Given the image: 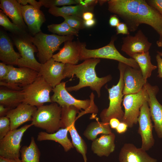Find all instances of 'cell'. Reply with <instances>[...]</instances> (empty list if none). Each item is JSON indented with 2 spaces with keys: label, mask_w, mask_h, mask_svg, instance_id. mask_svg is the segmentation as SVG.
I'll return each instance as SVG.
<instances>
[{
  "label": "cell",
  "mask_w": 162,
  "mask_h": 162,
  "mask_svg": "<svg viewBox=\"0 0 162 162\" xmlns=\"http://www.w3.org/2000/svg\"><path fill=\"white\" fill-rule=\"evenodd\" d=\"M76 117L74 115L70 116L64 120L62 122V128L68 127L72 139V142L77 151L81 154L84 162H87L86 154L87 146L84 140L78 133L75 126Z\"/></svg>",
  "instance_id": "cell-24"
},
{
  "label": "cell",
  "mask_w": 162,
  "mask_h": 162,
  "mask_svg": "<svg viewBox=\"0 0 162 162\" xmlns=\"http://www.w3.org/2000/svg\"><path fill=\"white\" fill-rule=\"evenodd\" d=\"M131 58L134 59L138 64L144 80L147 79L151 75L153 70L156 69L157 67L151 62V56L149 51L135 54Z\"/></svg>",
  "instance_id": "cell-31"
},
{
  "label": "cell",
  "mask_w": 162,
  "mask_h": 162,
  "mask_svg": "<svg viewBox=\"0 0 162 162\" xmlns=\"http://www.w3.org/2000/svg\"><path fill=\"white\" fill-rule=\"evenodd\" d=\"M17 1L22 5H25L29 3L34 7L40 9V7L43 6L41 2H37L35 0H17Z\"/></svg>",
  "instance_id": "cell-40"
},
{
  "label": "cell",
  "mask_w": 162,
  "mask_h": 162,
  "mask_svg": "<svg viewBox=\"0 0 162 162\" xmlns=\"http://www.w3.org/2000/svg\"><path fill=\"white\" fill-rule=\"evenodd\" d=\"M53 88L38 74L32 83L23 87L24 100L23 103L37 108L46 103H52L50 96Z\"/></svg>",
  "instance_id": "cell-8"
},
{
  "label": "cell",
  "mask_w": 162,
  "mask_h": 162,
  "mask_svg": "<svg viewBox=\"0 0 162 162\" xmlns=\"http://www.w3.org/2000/svg\"><path fill=\"white\" fill-rule=\"evenodd\" d=\"M63 17L65 22L75 29L79 31L85 28L82 18L75 16H65Z\"/></svg>",
  "instance_id": "cell-36"
},
{
  "label": "cell",
  "mask_w": 162,
  "mask_h": 162,
  "mask_svg": "<svg viewBox=\"0 0 162 162\" xmlns=\"http://www.w3.org/2000/svg\"><path fill=\"white\" fill-rule=\"evenodd\" d=\"M32 126L31 123L18 129L10 130L4 137L0 140V156L9 159L19 158L21 142L23 134Z\"/></svg>",
  "instance_id": "cell-11"
},
{
  "label": "cell",
  "mask_w": 162,
  "mask_h": 162,
  "mask_svg": "<svg viewBox=\"0 0 162 162\" xmlns=\"http://www.w3.org/2000/svg\"><path fill=\"white\" fill-rule=\"evenodd\" d=\"M28 33L20 35L13 34L14 43L21 55L17 64L19 67L30 68L38 72L41 64L35 58L34 53L38 52L35 46L32 42Z\"/></svg>",
  "instance_id": "cell-9"
},
{
  "label": "cell",
  "mask_w": 162,
  "mask_h": 162,
  "mask_svg": "<svg viewBox=\"0 0 162 162\" xmlns=\"http://www.w3.org/2000/svg\"><path fill=\"white\" fill-rule=\"evenodd\" d=\"M43 6L49 8L54 7L78 4L79 0H40Z\"/></svg>",
  "instance_id": "cell-35"
},
{
  "label": "cell",
  "mask_w": 162,
  "mask_h": 162,
  "mask_svg": "<svg viewBox=\"0 0 162 162\" xmlns=\"http://www.w3.org/2000/svg\"><path fill=\"white\" fill-rule=\"evenodd\" d=\"M8 73L6 79L3 81L22 88L32 83L38 75V71L26 67L17 68L12 65H8Z\"/></svg>",
  "instance_id": "cell-17"
},
{
  "label": "cell",
  "mask_w": 162,
  "mask_h": 162,
  "mask_svg": "<svg viewBox=\"0 0 162 162\" xmlns=\"http://www.w3.org/2000/svg\"><path fill=\"white\" fill-rule=\"evenodd\" d=\"M128 126L125 123L120 122L116 129V132L119 134H122L125 132L127 130Z\"/></svg>",
  "instance_id": "cell-45"
},
{
  "label": "cell",
  "mask_w": 162,
  "mask_h": 162,
  "mask_svg": "<svg viewBox=\"0 0 162 162\" xmlns=\"http://www.w3.org/2000/svg\"><path fill=\"white\" fill-rule=\"evenodd\" d=\"M73 35L60 36L55 34H48L41 31L30 36L32 42L38 50L37 56L41 64L45 63L52 58L53 53L60 50V46L63 42L72 40Z\"/></svg>",
  "instance_id": "cell-3"
},
{
  "label": "cell",
  "mask_w": 162,
  "mask_h": 162,
  "mask_svg": "<svg viewBox=\"0 0 162 162\" xmlns=\"http://www.w3.org/2000/svg\"><path fill=\"white\" fill-rule=\"evenodd\" d=\"M144 86L148 96V103L151 118L154 124L153 127L158 137L162 139V105L156 98L159 88L148 82Z\"/></svg>",
  "instance_id": "cell-13"
},
{
  "label": "cell",
  "mask_w": 162,
  "mask_h": 162,
  "mask_svg": "<svg viewBox=\"0 0 162 162\" xmlns=\"http://www.w3.org/2000/svg\"><path fill=\"white\" fill-rule=\"evenodd\" d=\"M156 60L157 63L158 68V76L162 78V58L158 54L156 56Z\"/></svg>",
  "instance_id": "cell-43"
},
{
  "label": "cell",
  "mask_w": 162,
  "mask_h": 162,
  "mask_svg": "<svg viewBox=\"0 0 162 162\" xmlns=\"http://www.w3.org/2000/svg\"><path fill=\"white\" fill-rule=\"evenodd\" d=\"M81 43L68 40L64 42L62 48L52 58L64 64H77L80 59Z\"/></svg>",
  "instance_id": "cell-20"
},
{
  "label": "cell",
  "mask_w": 162,
  "mask_h": 162,
  "mask_svg": "<svg viewBox=\"0 0 162 162\" xmlns=\"http://www.w3.org/2000/svg\"><path fill=\"white\" fill-rule=\"evenodd\" d=\"M94 14L92 12L87 11L84 13L82 18L84 21H86L94 19Z\"/></svg>",
  "instance_id": "cell-47"
},
{
  "label": "cell",
  "mask_w": 162,
  "mask_h": 162,
  "mask_svg": "<svg viewBox=\"0 0 162 162\" xmlns=\"http://www.w3.org/2000/svg\"><path fill=\"white\" fill-rule=\"evenodd\" d=\"M94 7H86L78 4L74 6L54 7L49 8V13L55 16H75L82 18L83 14L86 12L93 11Z\"/></svg>",
  "instance_id": "cell-29"
},
{
  "label": "cell",
  "mask_w": 162,
  "mask_h": 162,
  "mask_svg": "<svg viewBox=\"0 0 162 162\" xmlns=\"http://www.w3.org/2000/svg\"><path fill=\"white\" fill-rule=\"evenodd\" d=\"M96 20L94 19L84 21V25L85 28H91L94 26L96 23Z\"/></svg>",
  "instance_id": "cell-49"
},
{
  "label": "cell",
  "mask_w": 162,
  "mask_h": 162,
  "mask_svg": "<svg viewBox=\"0 0 162 162\" xmlns=\"http://www.w3.org/2000/svg\"><path fill=\"white\" fill-rule=\"evenodd\" d=\"M22 16L28 28L33 35L41 31V27L46 19L40 9L30 5H22Z\"/></svg>",
  "instance_id": "cell-21"
},
{
  "label": "cell",
  "mask_w": 162,
  "mask_h": 162,
  "mask_svg": "<svg viewBox=\"0 0 162 162\" xmlns=\"http://www.w3.org/2000/svg\"><path fill=\"white\" fill-rule=\"evenodd\" d=\"M96 119V121L91 122L87 126L83 133L88 140L92 141L99 134H109L112 133L109 123L100 122L97 117Z\"/></svg>",
  "instance_id": "cell-30"
},
{
  "label": "cell",
  "mask_w": 162,
  "mask_h": 162,
  "mask_svg": "<svg viewBox=\"0 0 162 162\" xmlns=\"http://www.w3.org/2000/svg\"><path fill=\"white\" fill-rule=\"evenodd\" d=\"M124 95L136 93L140 91L147 82L144 79L140 69L126 65L123 75Z\"/></svg>",
  "instance_id": "cell-18"
},
{
  "label": "cell",
  "mask_w": 162,
  "mask_h": 162,
  "mask_svg": "<svg viewBox=\"0 0 162 162\" xmlns=\"http://www.w3.org/2000/svg\"><path fill=\"white\" fill-rule=\"evenodd\" d=\"M47 27L49 31L60 36H78L79 31L71 28L64 21L59 24L49 25Z\"/></svg>",
  "instance_id": "cell-33"
},
{
  "label": "cell",
  "mask_w": 162,
  "mask_h": 162,
  "mask_svg": "<svg viewBox=\"0 0 162 162\" xmlns=\"http://www.w3.org/2000/svg\"><path fill=\"white\" fill-rule=\"evenodd\" d=\"M117 34H130L129 30L126 24L124 22H120L116 27Z\"/></svg>",
  "instance_id": "cell-41"
},
{
  "label": "cell",
  "mask_w": 162,
  "mask_h": 162,
  "mask_svg": "<svg viewBox=\"0 0 162 162\" xmlns=\"http://www.w3.org/2000/svg\"><path fill=\"white\" fill-rule=\"evenodd\" d=\"M157 52L158 54H159L162 58V52L159 51H158Z\"/></svg>",
  "instance_id": "cell-53"
},
{
  "label": "cell",
  "mask_w": 162,
  "mask_h": 162,
  "mask_svg": "<svg viewBox=\"0 0 162 162\" xmlns=\"http://www.w3.org/2000/svg\"><path fill=\"white\" fill-rule=\"evenodd\" d=\"M66 83L62 82L53 88V94L51 97L52 103H56L61 107L69 106L76 107L82 111L79 113L77 119L86 113H98V109L94 103L93 97L90 99L85 100L75 98L66 89Z\"/></svg>",
  "instance_id": "cell-5"
},
{
  "label": "cell",
  "mask_w": 162,
  "mask_h": 162,
  "mask_svg": "<svg viewBox=\"0 0 162 162\" xmlns=\"http://www.w3.org/2000/svg\"><path fill=\"white\" fill-rule=\"evenodd\" d=\"M108 0H98V2L101 5H102L106 2H108Z\"/></svg>",
  "instance_id": "cell-52"
},
{
  "label": "cell",
  "mask_w": 162,
  "mask_h": 162,
  "mask_svg": "<svg viewBox=\"0 0 162 162\" xmlns=\"http://www.w3.org/2000/svg\"><path fill=\"white\" fill-rule=\"evenodd\" d=\"M118 159L119 162H157L146 151L130 143L124 144L119 153Z\"/></svg>",
  "instance_id": "cell-22"
},
{
  "label": "cell",
  "mask_w": 162,
  "mask_h": 162,
  "mask_svg": "<svg viewBox=\"0 0 162 162\" xmlns=\"http://www.w3.org/2000/svg\"><path fill=\"white\" fill-rule=\"evenodd\" d=\"M62 110V107L56 103L44 105L38 108L31 123L48 133H54L61 128Z\"/></svg>",
  "instance_id": "cell-4"
},
{
  "label": "cell",
  "mask_w": 162,
  "mask_h": 162,
  "mask_svg": "<svg viewBox=\"0 0 162 162\" xmlns=\"http://www.w3.org/2000/svg\"><path fill=\"white\" fill-rule=\"evenodd\" d=\"M11 109L0 104V116H6L8 112Z\"/></svg>",
  "instance_id": "cell-48"
},
{
  "label": "cell",
  "mask_w": 162,
  "mask_h": 162,
  "mask_svg": "<svg viewBox=\"0 0 162 162\" xmlns=\"http://www.w3.org/2000/svg\"><path fill=\"white\" fill-rule=\"evenodd\" d=\"M20 153L22 162H40V151L33 136L29 146L22 147Z\"/></svg>",
  "instance_id": "cell-32"
},
{
  "label": "cell",
  "mask_w": 162,
  "mask_h": 162,
  "mask_svg": "<svg viewBox=\"0 0 162 162\" xmlns=\"http://www.w3.org/2000/svg\"><path fill=\"white\" fill-rule=\"evenodd\" d=\"M148 99V94L144 86L137 93L124 95L122 102L124 115L122 122L130 128L137 124L140 108Z\"/></svg>",
  "instance_id": "cell-10"
},
{
  "label": "cell",
  "mask_w": 162,
  "mask_h": 162,
  "mask_svg": "<svg viewBox=\"0 0 162 162\" xmlns=\"http://www.w3.org/2000/svg\"><path fill=\"white\" fill-rule=\"evenodd\" d=\"M65 64L55 61L52 58L44 63L41 64L38 74L53 88L65 79Z\"/></svg>",
  "instance_id": "cell-15"
},
{
  "label": "cell",
  "mask_w": 162,
  "mask_h": 162,
  "mask_svg": "<svg viewBox=\"0 0 162 162\" xmlns=\"http://www.w3.org/2000/svg\"><path fill=\"white\" fill-rule=\"evenodd\" d=\"M159 35V38L157 41L156 44L159 47L162 48V33Z\"/></svg>",
  "instance_id": "cell-51"
},
{
  "label": "cell",
  "mask_w": 162,
  "mask_h": 162,
  "mask_svg": "<svg viewBox=\"0 0 162 162\" xmlns=\"http://www.w3.org/2000/svg\"><path fill=\"white\" fill-rule=\"evenodd\" d=\"M24 94L22 90H16L6 87H0V104L13 109L23 103Z\"/></svg>",
  "instance_id": "cell-28"
},
{
  "label": "cell",
  "mask_w": 162,
  "mask_h": 162,
  "mask_svg": "<svg viewBox=\"0 0 162 162\" xmlns=\"http://www.w3.org/2000/svg\"><path fill=\"white\" fill-rule=\"evenodd\" d=\"M126 65L119 62L118 68L120 76L118 81L116 85L107 88L109 104L108 108L103 110L100 114L101 122L109 123L110 120L113 118H118L120 122L122 121L124 115L121 106L124 96L123 93L124 85L123 75Z\"/></svg>",
  "instance_id": "cell-2"
},
{
  "label": "cell",
  "mask_w": 162,
  "mask_h": 162,
  "mask_svg": "<svg viewBox=\"0 0 162 162\" xmlns=\"http://www.w3.org/2000/svg\"><path fill=\"white\" fill-rule=\"evenodd\" d=\"M116 38H112L110 42L106 46L95 49H88L86 44L81 43L80 59L85 60L91 58H103L116 60L132 68L140 69L135 61L132 58H127L122 55L117 50L114 45Z\"/></svg>",
  "instance_id": "cell-6"
},
{
  "label": "cell",
  "mask_w": 162,
  "mask_h": 162,
  "mask_svg": "<svg viewBox=\"0 0 162 162\" xmlns=\"http://www.w3.org/2000/svg\"><path fill=\"white\" fill-rule=\"evenodd\" d=\"M68 127L60 129L53 133L46 132H39L37 136V140L38 141L50 140L55 141L61 144L65 152H67L74 148L72 142L68 137Z\"/></svg>",
  "instance_id": "cell-27"
},
{
  "label": "cell",
  "mask_w": 162,
  "mask_h": 162,
  "mask_svg": "<svg viewBox=\"0 0 162 162\" xmlns=\"http://www.w3.org/2000/svg\"><path fill=\"white\" fill-rule=\"evenodd\" d=\"M152 121L148 101H146L140 108L138 119L139 124L138 132L142 140L141 148L146 151L151 148L154 144Z\"/></svg>",
  "instance_id": "cell-12"
},
{
  "label": "cell",
  "mask_w": 162,
  "mask_h": 162,
  "mask_svg": "<svg viewBox=\"0 0 162 162\" xmlns=\"http://www.w3.org/2000/svg\"><path fill=\"white\" fill-rule=\"evenodd\" d=\"M122 40L121 50L131 58L135 54L149 51L152 45L141 30L134 36L129 34L124 37Z\"/></svg>",
  "instance_id": "cell-14"
},
{
  "label": "cell",
  "mask_w": 162,
  "mask_h": 162,
  "mask_svg": "<svg viewBox=\"0 0 162 162\" xmlns=\"http://www.w3.org/2000/svg\"><path fill=\"white\" fill-rule=\"evenodd\" d=\"M21 58L19 53L14 50L12 42L8 35L4 32H0V60L8 65H17Z\"/></svg>",
  "instance_id": "cell-23"
},
{
  "label": "cell",
  "mask_w": 162,
  "mask_h": 162,
  "mask_svg": "<svg viewBox=\"0 0 162 162\" xmlns=\"http://www.w3.org/2000/svg\"><path fill=\"white\" fill-rule=\"evenodd\" d=\"M107 2L109 11L121 17L129 31L137 29L140 25L138 19L140 0H110Z\"/></svg>",
  "instance_id": "cell-7"
},
{
  "label": "cell",
  "mask_w": 162,
  "mask_h": 162,
  "mask_svg": "<svg viewBox=\"0 0 162 162\" xmlns=\"http://www.w3.org/2000/svg\"><path fill=\"white\" fill-rule=\"evenodd\" d=\"M146 1L148 5L156 9L162 15V0Z\"/></svg>",
  "instance_id": "cell-38"
},
{
  "label": "cell",
  "mask_w": 162,
  "mask_h": 162,
  "mask_svg": "<svg viewBox=\"0 0 162 162\" xmlns=\"http://www.w3.org/2000/svg\"><path fill=\"white\" fill-rule=\"evenodd\" d=\"M0 162H22L19 158L14 159H6L0 156Z\"/></svg>",
  "instance_id": "cell-50"
},
{
  "label": "cell",
  "mask_w": 162,
  "mask_h": 162,
  "mask_svg": "<svg viewBox=\"0 0 162 162\" xmlns=\"http://www.w3.org/2000/svg\"><path fill=\"white\" fill-rule=\"evenodd\" d=\"M120 122L117 118H111L109 121L110 127L112 129H116Z\"/></svg>",
  "instance_id": "cell-46"
},
{
  "label": "cell",
  "mask_w": 162,
  "mask_h": 162,
  "mask_svg": "<svg viewBox=\"0 0 162 162\" xmlns=\"http://www.w3.org/2000/svg\"><path fill=\"white\" fill-rule=\"evenodd\" d=\"M0 8L13 22L26 31V26L22 13V5L17 0H0Z\"/></svg>",
  "instance_id": "cell-25"
},
{
  "label": "cell",
  "mask_w": 162,
  "mask_h": 162,
  "mask_svg": "<svg viewBox=\"0 0 162 162\" xmlns=\"http://www.w3.org/2000/svg\"><path fill=\"white\" fill-rule=\"evenodd\" d=\"M0 25L13 34L20 35L27 33L26 30L11 22L1 10H0Z\"/></svg>",
  "instance_id": "cell-34"
},
{
  "label": "cell",
  "mask_w": 162,
  "mask_h": 162,
  "mask_svg": "<svg viewBox=\"0 0 162 162\" xmlns=\"http://www.w3.org/2000/svg\"><path fill=\"white\" fill-rule=\"evenodd\" d=\"M9 72L8 65L1 62L0 63V81H4L5 80Z\"/></svg>",
  "instance_id": "cell-39"
},
{
  "label": "cell",
  "mask_w": 162,
  "mask_h": 162,
  "mask_svg": "<svg viewBox=\"0 0 162 162\" xmlns=\"http://www.w3.org/2000/svg\"><path fill=\"white\" fill-rule=\"evenodd\" d=\"M79 4L88 7H94L98 2V0H79Z\"/></svg>",
  "instance_id": "cell-42"
},
{
  "label": "cell",
  "mask_w": 162,
  "mask_h": 162,
  "mask_svg": "<svg viewBox=\"0 0 162 162\" xmlns=\"http://www.w3.org/2000/svg\"><path fill=\"white\" fill-rule=\"evenodd\" d=\"M37 109L35 106L22 103L16 108L10 110L6 116L10 120V130L17 129L24 123L32 121Z\"/></svg>",
  "instance_id": "cell-19"
},
{
  "label": "cell",
  "mask_w": 162,
  "mask_h": 162,
  "mask_svg": "<svg viewBox=\"0 0 162 162\" xmlns=\"http://www.w3.org/2000/svg\"><path fill=\"white\" fill-rule=\"evenodd\" d=\"M115 137L112 132L109 134L101 135L92 141V150L99 157H108L115 150Z\"/></svg>",
  "instance_id": "cell-26"
},
{
  "label": "cell",
  "mask_w": 162,
  "mask_h": 162,
  "mask_svg": "<svg viewBox=\"0 0 162 162\" xmlns=\"http://www.w3.org/2000/svg\"><path fill=\"white\" fill-rule=\"evenodd\" d=\"M140 25L145 24L151 26L159 34L162 33V15L146 0H140L138 14Z\"/></svg>",
  "instance_id": "cell-16"
},
{
  "label": "cell",
  "mask_w": 162,
  "mask_h": 162,
  "mask_svg": "<svg viewBox=\"0 0 162 162\" xmlns=\"http://www.w3.org/2000/svg\"><path fill=\"white\" fill-rule=\"evenodd\" d=\"M10 130V121L7 116L0 118V140L4 137Z\"/></svg>",
  "instance_id": "cell-37"
},
{
  "label": "cell",
  "mask_w": 162,
  "mask_h": 162,
  "mask_svg": "<svg viewBox=\"0 0 162 162\" xmlns=\"http://www.w3.org/2000/svg\"><path fill=\"white\" fill-rule=\"evenodd\" d=\"M100 62L98 58H91L84 60L82 63L76 65L65 64L64 70V78H70L75 75L79 79L76 85L66 87L68 92L76 91L86 87H89L95 91L99 98L101 88L112 79L110 75L102 77L97 76L95 67Z\"/></svg>",
  "instance_id": "cell-1"
},
{
  "label": "cell",
  "mask_w": 162,
  "mask_h": 162,
  "mask_svg": "<svg viewBox=\"0 0 162 162\" xmlns=\"http://www.w3.org/2000/svg\"><path fill=\"white\" fill-rule=\"evenodd\" d=\"M119 23V20L117 15L114 14L110 16L109 20V24L111 26L116 27Z\"/></svg>",
  "instance_id": "cell-44"
}]
</instances>
